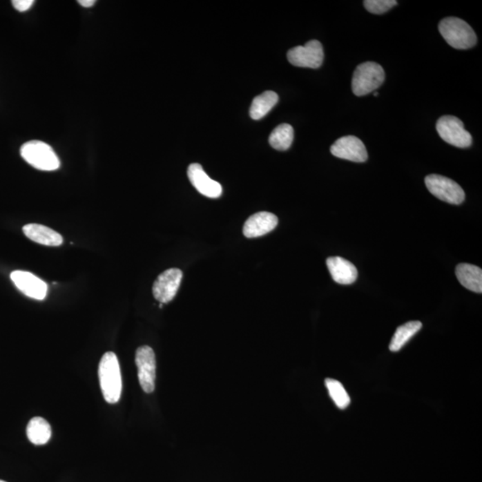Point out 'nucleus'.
Returning a JSON list of instances; mask_svg holds the SVG:
<instances>
[{
	"instance_id": "393cba45",
	"label": "nucleus",
	"mask_w": 482,
	"mask_h": 482,
	"mask_svg": "<svg viewBox=\"0 0 482 482\" xmlns=\"http://www.w3.org/2000/svg\"><path fill=\"white\" fill-rule=\"evenodd\" d=\"M374 95L375 97H377L378 95H379V93H378L377 91H374Z\"/></svg>"
},
{
	"instance_id": "7ed1b4c3",
	"label": "nucleus",
	"mask_w": 482,
	"mask_h": 482,
	"mask_svg": "<svg viewBox=\"0 0 482 482\" xmlns=\"http://www.w3.org/2000/svg\"><path fill=\"white\" fill-rule=\"evenodd\" d=\"M20 153L24 161L36 169L50 172L60 167V160L56 152L41 140L26 142L21 148Z\"/></svg>"
},
{
	"instance_id": "4468645a",
	"label": "nucleus",
	"mask_w": 482,
	"mask_h": 482,
	"mask_svg": "<svg viewBox=\"0 0 482 482\" xmlns=\"http://www.w3.org/2000/svg\"><path fill=\"white\" fill-rule=\"evenodd\" d=\"M326 264L332 279L338 285H352L358 279V271L355 265L340 256L328 258Z\"/></svg>"
},
{
	"instance_id": "6e6552de",
	"label": "nucleus",
	"mask_w": 482,
	"mask_h": 482,
	"mask_svg": "<svg viewBox=\"0 0 482 482\" xmlns=\"http://www.w3.org/2000/svg\"><path fill=\"white\" fill-rule=\"evenodd\" d=\"M135 362L140 387L146 393L153 392L157 369L153 349L148 346L139 347L136 351Z\"/></svg>"
},
{
	"instance_id": "5701e85b",
	"label": "nucleus",
	"mask_w": 482,
	"mask_h": 482,
	"mask_svg": "<svg viewBox=\"0 0 482 482\" xmlns=\"http://www.w3.org/2000/svg\"><path fill=\"white\" fill-rule=\"evenodd\" d=\"M33 4H35L33 0H13V1H12L13 7L19 12L29 10V9L32 7Z\"/></svg>"
},
{
	"instance_id": "20e7f679",
	"label": "nucleus",
	"mask_w": 482,
	"mask_h": 482,
	"mask_svg": "<svg viewBox=\"0 0 482 482\" xmlns=\"http://www.w3.org/2000/svg\"><path fill=\"white\" fill-rule=\"evenodd\" d=\"M385 72L374 62H365L356 67L352 78V90L356 96L368 95L383 85Z\"/></svg>"
},
{
	"instance_id": "2eb2a0df",
	"label": "nucleus",
	"mask_w": 482,
	"mask_h": 482,
	"mask_svg": "<svg viewBox=\"0 0 482 482\" xmlns=\"http://www.w3.org/2000/svg\"><path fill=\"white\" fill-rule=\"evenodd\" d=\"M23 233L28 239L44 246L59 247L63 244V237L57 231L44 225L30 224L24 225Z\"/></svg>"
},
{
	"instance_id": "b1692460",
	"label": "nucleus",
	"mask_w": 482,
	"mask_h": 482,
	"mask_svg": "<svg viewBox=\"0 0 482 482\" xmlns=\"http://www.w3.org/2000/svg\"><path fill=\"white\" fill-rule=\"evenodd\" d=\"M78 3L81 6V7L88 8L93 7L96 1L95 0H79Z\"/></svg>"
},
{
	"instance_id": "a878e982",
	"label": "nucleus",
	"mask_w": 482,
	"mask_h": 482,
	"mask_svg": "<svg viewBox=\"0 0 482 482\" xmlns=\"http://www.w3.org/2000/svg\"><path fill=\"white\" fill-rule=\"evenodd\" d=\"M0 482H7V481H2V480H0Z\"/></svg>"
},
{
	"instance_id": "aec40b11",
	"label": "nucleus",
	"mask_w": 482,
	"mask_h": 482,
	"mask_svg": "<svg viewBox=\"0 0 482 482\" xmlns=\"http://www.w3.org/2000/svg\"><path fill=\"white\" fill-rule=\"evenodd\" d=\"M294 139V129L288 124H280L271 132L269 143L276 151H288Z\"/></svg>"
},
{
	"instance_id": "0eeeda50",
	"label": "nucleus",
	"mask_w": 482,
	"mask_h": 482,
	"mask_svg": "<svg viewBox=\"0 0 482 482\" xmlns=\"http://www.w3.org/2000/svg\"><path fill=\"white\" fill-rule=\"evenodd\" d=\"M287 57L289 62L294 66L317 69L322 65L325 52L321 42L313 39L305 46H297L291 48Z\"/></svg>"
},
{
	"instance_id": "f03ea898",
	"label": "nucleus",
	"mask_w": 482,
	"mask_h": 482,
	"mask_svg": "<svg viewBox=\"0 0 482 482\" xmlns=\"http://www.w3.org/2000/svg\"><path fill=\"white\" fill-rule=\"evenodd\" d=\"M438 30L447 44L456 50H469L477 44L474 29L460 18H444L438 24Z\"/></svg>"
},
{
	"instance_id": "f257e3e1",
	"label": "nucleus",
	"mask_w": 482,
	"mask_h": 482,
	"mask_svg": "<svg viewBox=\"0 0 482 482\" xmlns=\"http://www.w3.org/2000/svg\"><path fill=\"white\" fill-rule=\"evenodd\" d=\"M99 378L105 401L109 404H117L120 401L123 383L120 365L115 353L106 352L102 356L99 366Z\"/></svg>"
},
{
	"instance_id": "423d86ee",
	"label": "nucleus",
	"mask_w": 482,
	"mask_h": 482,
	"mask_svg": "<svg viewBox=\"0 0 482 482\" xmlns=\"http://www.w3.org/2000/svg\"><path fill=\"white\" fill-rule=\"evenodd\" d=\"M425 185L433 196L444 202L460 205L465 200V193L462 187L447 177L428 175L425 178Z\"/></svg>"
},
{
	"instance_id": "9b49d317",
	"label": "nucleus",
	"mask_w": 482,
	"mask_h": 482,
	"mask_svg": "<svg viewBox=\"0 0 482 482\" xmlns=\"http://www.w3.org/2000/svg\"><path fill=\"white\" fill-rule=\"evenodd\" d=\"M15 285L27 297L37 300H44L48 294V285L35 274L24 271H15L11 273Z\"/></svg>"
},
{
	"instance_id": "4be33fe9",
	"label": "nucleus",
	"mask_w": 482,
	"mask_h": 482,
	"mask_svg": "<svg viewBox=\"0 0 482 482\" xmlns=\"http://www.w3.org/2000/svg\"><path fill=\"white\" fill-rule=\"evenodd\" d=\"M398 5L396 0H365L366 10L374 15H383Z\"/></svg>"
},
{
	"instance_id": "f3484780",
	"label": "nucleus",
	"mask_w": 482,
	"mask_h": 482,
	"mask_svg": "<svg viewBox=\"0 0 482 482\" xmlns=\"http://www.w3.org/2000/svg\"><path fill=\"white\" fill-rule=\"evenodd\" d=\"M27 437L37 446L47 444L51 438L50 424L42 417L30 419L26 429Z\"/></svg>"
},
{
	"instance_id": "f8f14e48",
	"label": "nucleus",
	"mask_w": 482,
	"mask_h": 482,
	"mask_svg": "<svg viewBox=\"0 0 482 482\" xmlns=\"http://www.w3.org/2000/svg\"><path fill=\"white\" fill-rule=\"evenodd\" d=\"M188 177L191 184L203 196L210 198H218L222 196V185L210 178L201 164H191L188 168Z\"/></svg>"
},
{
	"instance_id": "ddd939ff",
	"label": "nucleus",
	"mask_w": 482,
	"mask_h": 482,
	"mask_svg": "<svg viewBox=\"0 0 482 482\" xmlns=\"http://www.w3.org/2000/svg\"><path fill=\"white\" fill-rule=\"evenodd\" d=\"M278 218L269 212H259L250 216L243 227L245 237L252 239L271 233L278 225Z\"/></svg>"
},
{
	"instance_id": "a211bd4d",
	"label": "nucleus",
	"mask_w": 482,
	"mask_h": 482,
	"mask_svg": "<svg viewBox=\"0 0 482 482\" xmlns=\"http://www.w3.org/2000/svg\"><path fill=\"white\" fill-rule=\"evenodd\" d=\"M278 102H279V97L277 93L271 90L265 91L253 99L249 111L250 117L254 120H260L273 108Z\"/></svg>"
},
{
	"instance_id": "6ab92c4d",
	"label": "nucleus",
	"mask_w": 482,
	"mask_h": 482,
	"mask_svg": "<svg viewBox=\"0 0 482 482\" xmlns=\"http://www.w3.org/2000/svg\"><path fill=\"white\" fill-rule=\"evenodd\" d=\"M422 327L423 323L419 321H412L399 326L389 344V350L398 352Z\"/></svg>"
},
{
	"instance_id": "39448f33",
	"label": "nucleus",
	"mask_w": 482,
	"mask_h": 482,
	"mask_svg": "<svg viewBox=\"0 0 482 482\" xmlns=\"http://www.w3.org/2000/svg\"><path fill=\"white\" fill-rule=\"evenodd\" d=\"M436 129L444 142L456 148H469L472 144V137L459 118L445 115L438 119Z\"/></svg>"
},
{
	"instance_id": "1a4fd4ad",
	"label": "nucleus",
	"mask_w": 482,
	"mask_h": 482,
	"mask_svg": "<svg viewBox=\"0 0 482 482\" xmlns=\"http://www.w3.org/2000/svg\"><path fill=\"white\" fill-rule=\"evenodd\" d=\"M182 280V271L177 268L164 271L157 279L155 280L153 285V295L161 304L169 303L175 298L177 292L181 285Z\"/></svg>"
},
{
	"instance_id": "9d476101",
	"label": "nucleus",
	"mask_w": 482,
	"mask_h": 482,
	"mask_svg": "<svg viewBox=\"0 0 482 482\" xmlns=\"http://www.w3.org/2000/svg\"><path fill=\"white\" fill-rule=\"evenodd\" d=\"M331 153L341 160L364 163L368 153L362 140L355 136H345L336 140L331 146Z\"/></svg>"
},
{
	"instance_id": "dca6fc26",
	"label": "nucleus",
	"mask_w": 482,
	"mask_h": 482,
	"mask_svg": "<svg viewBox=\"0 0 482 482\" xmlns=\"http://www.w3.org/2000/svg\"><path fill=\"white\" fill-rule=\"evenodd\" d=\"M457 280L469 291L482 292V270L470 264H460L456 269Z\"/></svg>"
},
{
	"instance_id": "412c9836",
	"label": "nucleus",
	"mask_w": 482,
	"mask_h": 482,
	"mask_svg": "<svg viewBox=\"0 0 482 482\" xmlns=\"http://www.w3.org/2000/svg\"><path fill=\"white\" fill-rule=\"evenodd\" d=\"M325 385L327 387L329 396L337 407L343 410L346 409L350 404L351 399L343 384L340 381L328 378L325 380Z\"/></svg>"
}]
</instances>
